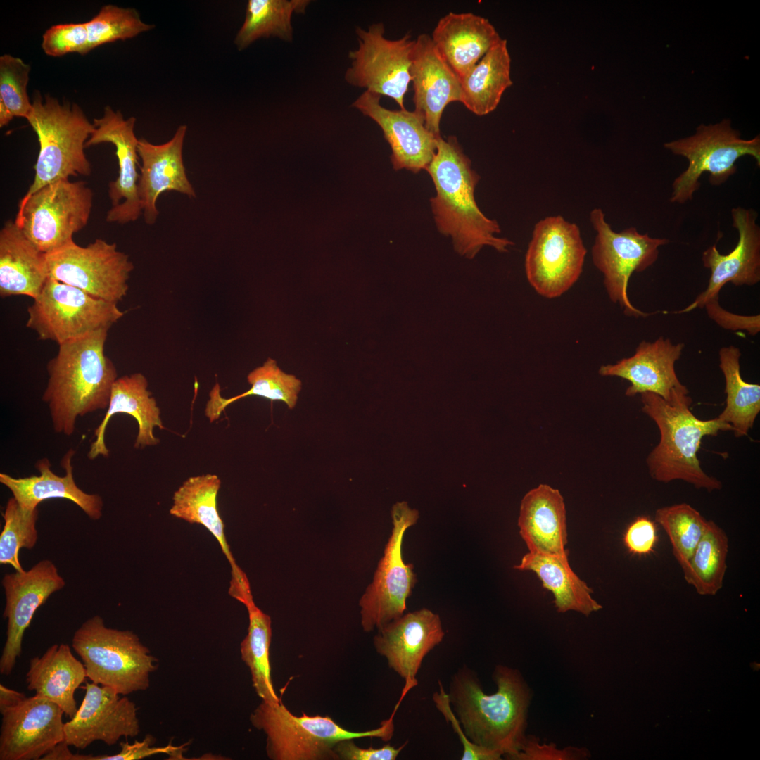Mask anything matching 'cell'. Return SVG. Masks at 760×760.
I'll return each instance as SVG.
<instances>
[{
  "mask_svg": "<svg viewBox=\"0 0 760 760\" xmlns=\"http://www.w3.org/2000/svg\"><path fill=\"white\" fill-rule=\"evenodd\" d=\"M492 677L497 690L486 694L476 673L461 667L452 676L448 694L467 738L509 760L527 735L533 692L517 669L497 665Z\"/></svg>",
  "mask_w": 760,
  "mask_h": 760,
  "instance_id": "obj_1",
  "label": "cell"
},
{
  "mask_svg": "<svg viewBox=\"0 0 760 760\" xmlns=\"http://www.w3.org/2000/svg\"><path fill=\"white\" fill-rule=\"evenodd\" d=\"M425 170L436 191L430 199L436 227L452 238L460 255L473 258L486 246L508 251L514 243L497 236L501 232L498 222L487 217L476 204L474 191L480 177L455 137L438 138L436 153Z\"/></svg>",
  "mask_w": 760,
  "mask_h": 760,
  "instance_id": "obj_2",
  "label": "cell"
},
{
  "mask_svg": "<svg viewBox=\"0 0 760 760\" xmlns=\"http://www.w3.org/2000/svg\"><path fill=\"white\" fill-rule=\"evenodd\" d=\"M108 329L58 344L46 365L49 375L42 400L48 405L53 429L72 436L79 417L107 409L116 367L104 352Z\"/></svg>",
  "mask_w": 760,
  "mask_h": 760,
  "instance_id": "obj_3",
  "label": "cell"
},
{
  "mask_svg": "<svg viewBox=\"0 0 760 760\" xmlns=\"http://www.w3.org/2000/svg\"><path fill=\"white\" fill-rule=\"evenodd\" d=\"M688 393L687 387L676 389L669 400L650 392L640 394L642 410L655 422L660 435L646 460L649 474L659 482L681 480L697 489L720 490L722 483L702 470L697 452L704 437L733 429L718 417L698 419L690 410Z\"/></svg>",
  "mask_w": 760,
  "mask_h": 760,
  "instance_id": "obj_4",
  "label": "cell"
},
{
  "mask_svg": "<svg viewBox=\"0 0 760 760\" xmlns=\"http://www.w3.org/2000/svg\"><path fill=\"white\" fill-rule=\"evenodd\" d=\"M394 711L377 728L350 731L329 716L293 714L281 702H262L250 716L252 726L266 735V753L272 760L338 759L335 745L340 741L363 737L391 739Z\"/></svg>",
  "mask_w": 760,
  "mask_h": 760,
  "instance_id": "obj_5",
  "label": "cell"
},
{
  "mask_svg": "<svg viewBox=\"0 0 760 760\" xmlns=\"http://www.w3.org/2000/svg\"><path fill=\"white\" fill-rule=\"evenodd\" d=\"M32 103L26 119L37 136L39 152L34 182L20 201L49 183L91 173L84 148L95 127L81 108L49 95L42 98L38 91Z\"/></svg>",
  "mask_w": 760,
  "mask_h": 760,
  "instance_id": "obj_6",
  "label": "cell"
},
{
  "mask_svg": "<svg viewBox=\"0 0 760 760\" xmlns=\"http://www.w3.org/2000/svg\"><path fill=\"white\" fill-rule=\"evenodd\" d=\"M72 647L83 661L87 677L120 695L147 690L158 667V659L137 634L107 627L99 615L75 632Z\"/></svg>",
  "mask_w": 760,
  "mask_h": 760,
  "instance_id": "obj_7",
  "label": "cell"
},
{
  "mask_svg": "<svg viewBox=\"0 0 760 760\" xmlns=\"http://www.w3.org/2000/svg\"><path fill=\"white\" fill-rule=\"evenodd\" d=\"M673 153L685 157L687 168L673 182L670 202L683 204L691 201L699 189V178L709 174L713 186L724 184L737 172V160L753 157L760 167L759 135L750 139L740 137L729 120L715 125H699L695 134L664 144Z\"/></svg>",
  "mask_w": 760,
  "mask_h": 760,
  "instance_id": "obj_8",
  "label": "cell"
},
{
  "mask_svg": "<svg viewBox=\"0 0 760 760\" xmlns=\"http://www.w3.org/2000/svg\"><path fill=\"white\" fill-rule=\"evenodd\" d=\"M93 191L84 182L59 179L20 201L15 222L42 253L49 254L73 241L88 222Z\"/></svg>",
  "mask_w": 760,
  "mask_h": 760,
  "instance_id": "obj_9",
  "label": "cell"
},
{
  "mask_svg": "<svg viewBox=\"0 0 760 760\" xmlns=\"http://www.w3.org/2000/svg\"><path fill=\"white\" fill-rule=\"evenodd\" d=\"M27 313L26 327L39 339L58 344L99 330H109L125 314L115 303L50 278L27 308Z\"/></svg>",
  "mask_w": 760,
  "mask_h": 760,
  "instance_id": "obj_10",
  "label": "cell"
},
{
  "mask_svg": "<svg viewBox=\"0 0 760 760\" xmlns=\"http://www.w3.org/2000/svg\"><path fill=\"white\" fill-rule=\"evenodd\" d=\"M590 221L596 232L591 249L592 260L603 275L609 298L618 304L627 316L650 315L634 307L630 301L628 282L633 273L643 272L656 262L659 248L669 240L641 234L633 227L616 232L607 222L603 210L598 208L590 212Z\"/></svg>",
  "mask_w": 760,
  "mask_h": 760,
  "instance_id": "obj_11",
  "label": "cell"
},
{
  "mask_svg": "<svg viewBox=\"0 0 760 760\" xmlns=\"http://www.w3.org/2000/svg\"><path fill=\"white\" fill-rule=\"evenodd\" d=\"M586 253L576 224L561 215L545 217L535 224L526 251L528 281L544 298L559 297L579 279Z\"/></svg>",
  "mask_w": 760,
  "mask_h": 760,
  "instance_id": "obj_12",
  "label": "cell"
},
{
  "mask_svg": "<svg viewBox=\"0 0 760 760\" xmlns=\"http://www.w3.org/2000/svg\"><path fill=\"white\" fill-rule=\"evenodd\" d=\"M391 517L393 528L384 556L359 602L361 624L366 632L379 629L403 616L417 581L413 564L403 562L402 544L406 530L417 521L419 512L407 502H398L392 507Z\"/></svg>",
  "mask_w": 760,
  "mask_h": 760,
  "instance_id": "obj_13",
  "label": "cell"
},
{
  "mask_svg": "<svg viewBox=\"0 0 760 760\" xmlns=\"http://www.w3.org/2000/svg\"><path fill=\"white\" fill-rule=\"evenodd\" d=\"M46 255L50 279L115 304L127 293L134 265L115 243L97 239L83 247L73 241Z\"/></svg>",
  "mask_w": 760,
  "mask_h": 760,
  "instance_id": "obj_14",
  "label": "cell"
},
{
  "mask_svg": "<svg viewBox=\"0 0 760 760\" xmlns=\"http://www.w3.org/2000/svg\"><path fill=\"white\" fill-rule=\"evenodd\" d=\"M358 46L350 51V66L344 78L349 84L365 91L388 96L400 109L411 82L410 68L414 40L410 32L400 39L385 37L383 23H374L364 30L357 27Z\"/></svg>",
  "mask_w": 760,
  "mask_h": 760,
  "instance_id": "obj_15",
  "label": "cell"
},
{
  "mask_svg": "<svg viewBox=\"0 0 760 760\" xmlns=\"http://www.w3.org/2000/svg\"><path fill=\"white\" fill-rule=\"evenodd\" d=\"M0 760H38L63 742L64 711L35 695L0 710Z\"/></svg>",
  "mask_w": 760,
  "mask_h": 760,
  "instance_id": "obj_16",
  "label": "cell"
},
{
  "mask_svg": "<svg viewBox=\"0 0 760 760\" xmlns=\"http://www.w3.org/2000/svg\"><path fill=\"white\" fill-rule=\"evenodd\" d=\"M6 595L3 616L7 619L6 640L0 658V673L10 675L22 652L23 635L37 609L65 581L56 565L43 559L27 571L6 574L1 581Z\"/></svg>",
  "mask_w": 760,
  "mask_h": 760,
  "instance_id": "obj_17",
  "label": "cell"
},
{
  "mask_svg": "<svg viewBox=\"0 0 760 760\" xmlns=\"http://www.w3.org/2000/svg\"><path fill=\"white\" fill-rule=\"evenodd\" d=\"M83 701L70 721L64 723V742L84 749L95 741L113 746L122 737L140 733L137 707L112 688L86 683Z\"/></svg>",
  "mask_w": 760,
  "mask_h": 760,
  "instance_id": "obj_18",
  "label": "cell"
},
{
  "mask_svg": "<svg viewBox=\"0 0 760 760\" xmlns=\"http://www.w3.org/2000/svg\"><path fill=\"white\" fill-rule=\"evenodd\" d=\"M136 119H124L120 110L114 111L109 106L104 108L102 118L94 120V132L85 147L101 143H111L115 146L119 174L109 183L108 196L112 207L106 221L125 224L137 220L142 213L138 195L139 174L137 171L139 139L134 134Z\"/></svg>",
  "mask_w": 760,
  "mask_h": 760,
  "instance_id": "obj_19",
  "label": "cell"
},
{
  "mask_svg": "<svg viewBox=\"0 0 760 760\" xmlns=\"http://www.w3.org/2000/svg\"><path fill=\"white\" fill-rule=\"evenodd\" d=\"M733 227L738 232L737 245L729 253H720L716 245L709 246L702 255L703 265L710 270L707 289L695 300L674 313L704 308L709 299L719 296L726 283L735 286H753L760 281V227L756 223L757 213L742 207L731 210Z\"/></svg>",
  "mask_w": 760,
  "mask_h": 760,
  "instance_id": "obj_20",
  "label": "cell"
},
{
  "mask_svg": "<svg viewBox=\"0 0 760 760\" xmlns=\"http://www.w3.org/2000/svg\"><path fill=\"white\" fill-rule=\"evenodd\" d=\"M381 96L365 91L351 106L380 127L391 148L394 170L406 169L414 173L426 170L436 153L440 137L427 129L421 114L406 108L388 109L380 103Z\"/></svg>",
  "mask_w": 760,
  "mask_h": 760,
  "instance_id": "obj_21",
  "label": "cell"
},
{
  "mask_svg": "<svg viewBox=\"0 0 760 760\" xmlns=\"http://www.w3.org/2000/svg\"><path fill=\"white\" fill-rule=\"evenodd\" d=\"M378 631L374 638L376 651L405 683L417 685L424 657L445 635L440 616L426 608L404 614Z\"/></svg>",
  "mask_w": 760,
  "mask_h": 760,
  "instance_id": "obj_22",
  "label": "cell"
},
{
  "mask_svg": "<svg viewBox=\"0 0 760 760\" xmlns=\"http://www.w3.org/2000/svg\"><path fill=\"white\" fill-rule=\"evenodd\" d=\"M414 110L425 120L427 129L439 137L441 117L451 102L461 100L460 79L443 59L431 36L419 35L410 68Z\"/></svg>",
  "mask_w": 760,
  "mask_h": 760,
  "instance_id": "obj_23",
  "label": "cell"
},
{
  "mask_svg": "<svg viewBox=\"0 0 760 760\" xmlns=\"http://www.w3.org/2000/svg\"><path fill=\"white\" fill-rule=\"evenodd\" d=\"M187 130L177 127L173 137L162 144L139 139L137 152L141 160L138 195L146 224H153L158 215L156 203L165 191H177L191 198L196 194L186 173L182 151Z\"/></svg>",
  "mask_w": 760,
  "mask_h": 760,
  "instance_id": "obj_24",
  "label": "cell"
},
{
  "mask_svg": "<svg viewBox=\"0 0 760 760\" xmlns=\"http://www.w3.org/2000/svg\"><path fill=\"white\" fill-rule=\"evenodd\" d=\"M684 347L683 343L674 344L663 336L652 342L642 341L632 356L601 366L599 374L628 381L631 385L626 391L627 396L650 392L669 400L674 390L686 387L675 370V363Z\"/></svg>",
  "mask_w": 760,
  "mask_h": 760,
  "instance_id": "obj_25",
  "label": "cell"
},
{
  "mask_svg": "<svg viewBox=\"0 0 760 760\" xmlns=\"http://www.w3.org/2000/svg\"><path fill=\"white\" fill-rule=\"evenodd\" d=\"M146 376L136 372L118 377L114 382L106 414L94 431V441L91 443L87 457L95 460L99 456L109 457L105 442L107 425L113 415L125 413L133 417L138 424L134 448L156 445L160 439L154 435V428L165 429L160 410L148 389Z\"/></svg>",
  "mask_w": 760,
  "mask_h": 760,
  "instance_id": "obj_26",
  "label": "cell"
},
{
  "mask_svg": "<svg viewBox=\"0 0 760 760\" xmlns=\"http://www.w3.org/2000/svg\"><path fill=\"white\" fill-rule=\"evenodd\" d=\"M75 454V451L70 449L63 455L61 464L65 474L63 476L52 471L49 460L44 457L35 463L39 476L15 478L1 473L0 483L10 490L23 508L33 509L46 500L63 498L77 505L91 519L99 520L102 516V498L98 494L87 493L77 486L72 465Z\"/></svg>",
  "mask_w": 760,
  "mask_h": 760,
  "instance_id": "obj_27",
  "label": "cell"
},
{
  "mask_svg": "<svg viewBox=\"0 0 760 760\" xmlns=\"http://www.w3.org/2000/svg\"><path fill=\"white\" fill-rule=\"evenodd\" d=\"M431 37L443 59L460 79L502 39L487 18L472 13L453 12L438 20Z\"/></svg>",
  "mask_w": 760,
  "mask_h": 760,
  "instance_id": "obj_28",
  "label": "cell"
},
{
  "mask_svg": "<svg viewBox=\"0 0 760 760\" xmlns=\"http://www.w3.org/2000/svg\"><path fill=\"white\" fill-rule=\"evenodd\" d=\"M518 526L529 552L568 556L565 505L558 490L540 484L529 490L521 502Z\"/></svg>",
  "mask_w": 760,
  "mask_h": 760,
  "instance_id": "obj_29",
  "label": "cell"
},
{
  "mask_svg": "<svg viewBox=\"0 0 760 760\" xmlns=\"http://www.w3.org/2000/svg\"><path fill=\"white\" fill-rule=\"evenodd\" d=\"M49 279L46 255L24 234L15 221L0 232V296L34 299Z\"/></svg>",
  "mask_w": 760,
  "mask_h": 760,
  "instance_id": "obj_30",
  "label": "cell"
},
{
  "mask_svg": "<svg viewBox=\"0 0 760 760\" xmlns=\"http://www.w3.org/2000/svg\"><path fill=\"white\" fill-rule=\"evenodd\" d=\"M87 678L84 664L62 643L30 659L25 680L29 690L53 702L71 718L77 711L75 692Z\"/></svg>",
  "mask_w": 760,
  "mask_h": 760,
  "instance_id": "obj_31",
  "label": "cell"
},
{
  "mask_svg": "<svg viewBox=\"0 0 760 760\" xmlns=\"http://www.w3.org/2000/svg\"><path fill=\"white\" fill-rule=\"evenodd\" d=\"M221 480L207 474L188 478L174 493L170 514L190 524L204 526L217 540L232 569L231 584L247 578L237 565L227 543L224 524L217 508Z\"/></svg>",
  "mask_w": 760,
  "mask_h": 760,
  "instance_id": "obj_32",
  "label": "cell"
},
{
  "mask_svg": "<svg viewBox=\"0 0 760 760\" xmlns=\"http://www.w3.org/2000/svg\"><path fill=\"white\" fill-rule=\"evenodd\" d=\"M514 568L534 572L552 593L558 612L574 611L588 616L602 608L592 597V589L570 567L568 556L528 552Z\"/></svg>",
  "mask_w": 760,
  "mask_h": 760,
  "instance_id": "obj_33",
  "label": "cell"
},
{
  "mask_svg": "<svg viewBox=\"0 0 760 760\" xmlns=\"http://www.w3.org/2000/svg\"><path fill=\"white\" fill-rule=\"evenodd\" d=\"M510 71L507 42L502 38L460 79V102L479 116L493 112L505 90L513 84Z\"/></svg>",
  "mask_w": 760,
  "mask_h": 760,
  "instance_id": "obj_34",
  "label": "cell"
},
{
  "mask_svg": "<svg viewBox=\"0 0 760 760\" xmlns=\"http://www.w3.org/2000/svg\"><path fill=\"white\" fill-rule=\"evenodd\" d=\"M718 355L719 367L725 379L726 403L718 417L732 426L735 436H747L760 412V386L743 380L738 348L722 347Z\"/></svg>",
  "mask_w": 760,
  "mask_h": 760,
  "instance_id": "obj_35",
  "label": "cell"
},
{
  "mask_svg": "<svg viewBox=\"0 0 760 760\" xmlns=\"http://www.w3.org/2000/svg\"><path fill=\"white\" fill-rule=\"evenodd\" d=\"M309 0H249L244 21L234 43L242 51L255 41L270 37L286 42L293 39V14L305 13Z\"/></svg>",
  "mask_w": 760,
  "mask_h": 760,
  "instance_id": "obj_36",
  "label": "cell"
},
{
  "mask_svg": "<svg viewBox=\"0 0 760 760\" xmlns=\"http://www.w3.org/2000/svg\"><path fill=\"white\" fill-rule=\"evenodd\" d=\"M251 388L247 391L232 398L221 395L220 386L216 383L211 389L205 406V415L210 422L217 419L231 403L250 395L263 397L270 400L282 401L289 408L296 405L301 381L294 375L283 372L277 362L268 358L262 365L252 370L247 376Z\"/></svg>",
  "mask_w": 760,
  "mask_h": 760,
  "instance_id": "obj_37",
  "label": "cell"
},
{
  "mask_svg": "<svg viewBox=\"0 0 760 760\" xmlns=\"http://www.w3.org/2000/svg\"><path fill=\"white\" fill-rule=\"evenodd\" d=\"M728 538L713 521L682 569L685 581L702 595H714L722 588L727 569Z\"/></svg>",
  "mask_w": 760,
  "mask_h": 760,
  "instance_id": "obj_38",
  "label": "cell"
},
{
  "mask_svg": "<svg viewBox=\"0 0 760 760\" xmlns=\"http://www.w3.org/2000/svg\"><path fill=\"white\" fill-rule=\"evenodd\" d=\"M248 613V633L240 645L241 657L248 667L253 686L262 701L279 703L271 676L270 647L272 638L271 619L255 604L245 606Z\"/></svg>",
  "mask_w": 760,
  "mask_h": 760,
  "instance_id": "obj_39",
  "label": "cell"
},
{
  "mask_svg": "<svg viewBox=\"0 0 760 760\" xmlns=\"http://www.w3.org/2000/svg\"><path fill=\"white\" fill-rule=\"evenodd\" d=\"M654 521L668 535L673 554L683 569L702 538L709 521L687 503L657 509Z\"/></svg>",
  "mask_w": 760,
  "mask_h": 760,
  "instance_id": "obj_40",
  "label": "cell"
},
{
  "mask_svg": "<svg viewBox=\"0 0 760 760\" xmlns=\"http://www.w3.org/2000/svg\"><path fill=\"white\" fill-rule=\"evenodd\" d=\"M2 516L4 525L0 535V563L11 565L16 571H23L19 552L22 548L32 549L37 542L38 507L23 508L11 497Z\"/></svg>",
  "mask_w": 760,
  "mask_h": 760,
  "instance_id": "obj_41",
  "label": "cell"
},
{
  "mask_svg": "<svg viewBox=\"0 0 760 760\" xmlns=\"http://www.w3.org/2000/svg\"><path fill=\"white\" fill-rule=\"evenodd\" d=\"M85 23L89 51L103 44L133 38L155 27L154 25L143 22L136 9L112 4L103 6Z\"/></svg>",
  "mask_w": 760,
  "mask_h": 760,
  "instance_id": "obj_42",
  "label": "cell"
},
{
  "mask_svg": "<svg viewBox=\"0 0 760 760\" xmlns=\"http://www.w3.org/2000/svg\"><path fill=\"white\" fill-rule=\"evenodd\" d=\"M30 65L10 54L0 57V127L8 125L14 117L26 118L32 103L27 84Z\"/></svg>",
  "mask_w": 760,
  "mask_h": 760,
  "instance_id": "obj_43",
  "label": "cell"
},
{
  "mask_svg": "<svg viewBox=\"0 0 760 760\" xmlns=\"http://www.w3.org/2000/svg\"><path fill=\"white\" fill-rule=\"evenodd\" d=\"M42 47L49 56L58 57L67 53L86 54L89 38L86 23L58 24L51 26L42 36Z\"/></svg>",
  "mask_w": 760,
  "mask_h": 760,
  "instance_id": "obj_44",
  "label": "cell"
},
{
  "mask_svg": "<svg viewBox=\"0 0 760 760\" xmlns=\"http://www.w3.org/2000/svg\"><path fill=\"white\" fill-rule=\"evenodd\" d=\"M156 741L152 735L147 734L141 741H135L133 744L120 742L121 749L116 754L93 756L71 753L69 760H137L160 754H168L173 759H183L184 745H168L158 747H154Z\"/></svg>",
  "mask_w": 760,
  "mask_h": 760,
  "instance_id": "obj_45",
  "label": "cell"
},
{
  "mask_svg": "<svg viewBox=\"0 0 760 760\" xmlns=\"http://www.w3.org/2000/svg\"><path fill=\"white\" fill-rule=\"evenodd\" d=\"M439 690L433 695V701L436 709L441 713L448 723H450L454 732L458 735L463 748L462 760H500L502 756L488 749L480 747L470 741L465 735L460 723L454 713L450 702L448 692L443 689L441 682L438 681Z\"/></svg>",
  "mask_w": 760,
  "mask_h": 760,
  "instance_id": "obj_46",
  "label": "cell"
},
{
  "mask_svg": "<svg viewBox=\"0 0 760 760\" xmlns=\"http://www.w3.org/2000/svg\"><path fill=\"white\" fill-rule=\"evenodd\" d=\"M590 757L587 748L567 746L559 749L553 743H540L538 737L527 735L520 751L509 760H584Z\"/></svg>",
  "mask_w": 760,
  "mask_h": 760,
  "instance_id": "obj_47",
  "label": "cell"
},
{
  "mask_svg": "<svg viewBox=\"0 0 760 760\" xmlns=\"http://www.w3.org/2000/svg\"><path fill=\"white\" fill-rule=\"evenodd\" d=\"M658 542L655 522L647 517H638L627 527L623 543L628 551L636 555H650Z\"/></svg>",
  "mask_w": 760,
  "mask_h": 760,
  "instance_id": "obj_48",
  "label": "cell"
},
{
  "mask_svg": "<svg viewBox=\"0 0 760 760\" xmlns=\"http://www.w3.org/2000/svg\"><path fill=\"white\" fill-rule=\"evenodd\" d=\"M719 296L707 300L704 308L709 317L719 327L730 331L743 330L755 336L760 331V315H740L723 309L719 304Z\"/></svg>",
  "mask_w": 760,
  "mask_h": 760,
  "instance_id": "obj_49",
  "label": "cell"
},
{
  "mask_svg": "<svg viewBox=\"0 0 760 760\" xmlns=\"http://www.w3.org/2000/svg\"><path fill=\"white\" fill-rule=\"evenodd\" d=\"M354 739H348L338 742L334 747V752L338 759L343 760H395L406 745L403 744L398 748L388 744L380 748H362L358 747Z\"/></svg>",
  "mask_w": 760,
  "mask_h": 760,
  "instance_id": "obj_50",
  "label": "cell"
},
{
  "mask_svg": "<svg viewBox=\"0 0 760 760\" xmlns=\"http://www.w3.org/2000/svg\"><path fill=\"white\" fill-rule=\"evenodd\" d=\"M25 697L24 693L0 685V710L16 704Z\"/></svg>",
  "mask_w": 760,
  "mask_h": 760,
  "instance_id": "obj_51",
  "label": "cell"
}]
</instances>
